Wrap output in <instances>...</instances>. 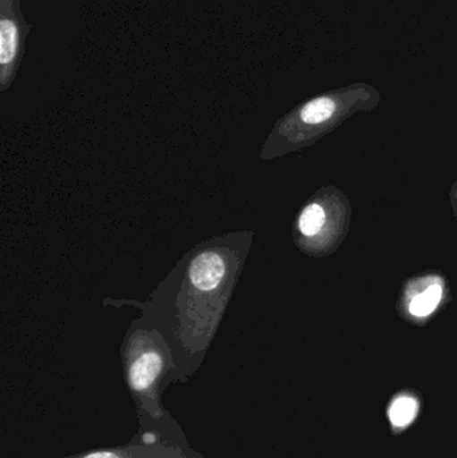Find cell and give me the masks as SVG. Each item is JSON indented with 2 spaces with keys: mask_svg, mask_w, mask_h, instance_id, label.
<instances>
[{
  "mask_svg": "<svg viewBox=\"0 0 457 458\" xmlns=\"http://www.w3.org/2000/svg\"><path fill=\"white\" fill-rule=\"evenodd\" d=\"M447 293V279L439 272L416 275L405 280L397 301V311L407 322L424 326L444 306Z\"/></svg>",
  "mask_w": 457,
  "mask_h": 458,
  "instance_id": "6",
  "label": "cell"
},
{
  "mask_svg": "<svg viewBox=\"0 0 457 458\" xmlns=\"http://www.w3.org/2000/svg\"><path fill=\"white\" fill-rule=\"evenodd\" d=\"M231 274V261L224 250H206L199 252L188 267V282L195 293L211 295L219 291Z\"/></svg>",
  "mask_w": 457,
  "mask_h": 458,
  "instance_id": "7",
  "label": "cell"
},
{
  "mask_svg": "<svg viewBox=\"0 0 457 458\" xmlns=\"http://www.w3.org/2000/svg\"><path fill=\"white\" fill-rule=\"evenodd\" d=\"M31 31L21 0H0V91L7 90L15 81Z\"/></svg>",
  "mask_w": 457,
  "mask_h": 458,
  "instance_id": "5",
  "label": "cell"
},
{
  "mask_svg": "<svg viewBox=\"0 0 457 458\" xmlns=\"http://www.w3.org/2000/svg\"><path fill=\"white\" fill-rule=\"evenodd\" d=\"M381 93L369 83H351L325 91L295 106L274 126L262 156L279 157L317 144L357 113L380 105Z\"/></svg>",
  "mask_w": 457,
  "mask_h": 458,
  "instance_id": "1",
  "label": "cell"
},
{
  "mask_svg": "<svg viewBox=\"0 0 457 458\" xmlns=\"http://www.w3.org/2000/svg\"><path fill=\"white\" fill-rule=\"evenodd\" d=\"M351 223L348 196L334 185L317 191L303 206L294 223V242L303 253L325 258L337 252Z\"/></svg>",
  "mask_w": 457,
  "mask_h": 458,
  "instance_id": "3",
  "label": "cell"
},
{
  "mask_svg": "<svg viewBox=\"0 0 457 458\" xmlns=\"http://www.w3.org/2000/svg\"><path fill=\"white\" fill-rule=\"evenodd\" d=\"M62 458H206L188 444L182 427L173 429L140 428L128 444L89 449Z\"/></svg>",
  "mask_w": 457,
  "mask_h": 458,
  "instance_id": "4",
  "label": "cell"
},
{
  "mask_svg": "<svg viewBox=\"0 0 457 458\" xmlns=\"http://www.w3.org/2000/svg\"><path fill=\"white\" fill-rule=\"evenodd\" d=\"M123 378L141 428L180 427L164 408L163 393L174 379V362L165 342L147 330L129 334L123 346Z\"/></svg>",
  "mask_w": 457,
  "mask_h": 458,
  "instance_id": "2",
  "label": "cell"
},
{
  "mask_svg": "<svg viewBox=\"0 0 457 458\" xmlns=\"http://www.w3.org/2000/svg\"><path fill=\"white\" fill-rule=\"evenodd\" d=\"M451 206H453V215H455V219L457 220V182L453 185V190H451Z\"/></svg>",
  "mask_w": 457,
  "mask_h": 458,
  "instance_id": "9",
  "label": "cell"
},
{
  "mask_svg": "<svg viewBox=\"0 0 457 458\" xmlns=\"http://www.w3.org/2000/svg\"><path fill=\"white\" fill-rule=\"evenodd\" d=\"M420 409L421 398L418 393L412 390H402L396 393L389 400L388 408H386V416L394 435H402L405 430L410 429L418 420Z\"/></svg>",
  "mask_w": 457,
  "mask_h": 458,
  "instance_id": "8",
  "label": "cell"
}]
</instances>
